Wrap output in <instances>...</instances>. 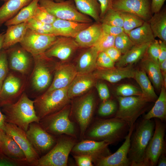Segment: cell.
Listing matches in <instances>:
<instances>
[{
	"label": "cell",
	"mask_w": 166,
	"mask_h": 166,
	"mask_svg": "<svg viewBox=\"0 0 166 166\" xmlns=\"http://www.w3.org/2000/svg\"><path fill=\"white\" fill-rule=\"evenodd\" d=\"M102 32L101 23L95 22L81 31L74 38L79 48L93 46Z\"/></svg>",
	"instance_id": "obj_25"
},
{
	"label": "cell",
	"mask_w": 166,
	"mask_h": 166,
	"mask_svg": "<svg viewBox=\"0 0 166 166\" xmlns=\"http://www.w3.org/2000/svg\"><path fill=\"white\" fill-rule=\"evenodd\" d=\"M73 0L80 12L100 22L101 6L98 0Z\"/></svg>",
	"instance_id": "obj_36"
},
{
	"label": "cell",
	"mask_w": 166,
	"mask_h": 166,
	"mask_svg": "<svg viewBox=\"0 0 166 166\" xmlns=\"http://www.w3.org/2000/svg\"><path fill=\"white\" fill-rule=\"evenodd\" d=\"M75 139L69 136L59 138L53 147L39 158L35 166H67L69 155L76 144Z\"/></svg>",
	"instance_id": "obj_6"
},
{
	"label": "cell",
	"mask_w": 166,
	"mask_h": 166,
	"mask_svg": "<svg viewBox=\"0 0 166 166\" xmlns=\"http://www.w3.org/2000/svg\"><path fill=\"white\" fill-rule=\"evenodd\" d=\"M160 52V44L158 40L155 39L149 45L146 54V56L153 61L158 62ZM159 63V62H158Z\"/></svg>",
	"instance_id": "obj_48"
},
{
	"label": "cell",
	"mask_w": 166,
	"mask_h": 166,
	"mask_svg": "<svg viewBox=\"0 0 166 166\" xmlns=\"http://www.w3.org/2000/svg\"><path fill=\"white\" fill-rule=\"evenodd\" d=\"M39 5L57 18L83 23H92L90 17L80 12L73 0L56 2L53 0H39Z\"/></svg>",
	"instance_id": "obj_8"
},
{
	"label": "cell",
	"mask_w": 166,
	"mask_h": 166,
	"mask_svg": "<svg viewBox=\"0 0 166 166\" xmlns=\"http://www.w3.org/2000/svg\"><path fill=\"white\" fill-rule=\"evenodd\" d=\"M3 105L6 122L17 125L25 132L31 123L39 122L40 119L36 113L34 101L30 100L25 93L15 103Z\"/></svg>",
	"instance_id": "obj_3"
},
{
	"label": "cell",
	"mask_w": 166,
	"mask_h": 166,
	"mask_svg": "<svg viewBox=\"0 0 166 166\" xmlns=\"http://www.w3.org/2000/svg\"><path fill=\"white\" fill-rule=\"evenodd\" d=\"M39 0H33L28 5L22 9L14 16L6 22V26L19 24L28 21L33 18L39 5Z\"/></svg>",
	"instance_id": "obj_37"
},
{
	"label": "cell",
	"mask_w": 166,
	"mask_h": 166,
	"mask_svg": "<svg viewBox=\"0 0 166 166\" xmlns=\"http://www.w3.org/2000/svg\"><path fill=\"white\" fill-rule=\"evenodd\" d=\"M118 107V105L115 100L109 98L102 101L98 109V114L100 116L102 117L115 115Z\"/></svg>",
	"instance_id": "obj_41"
},
{
	"label": "cell",
	"mask_w": 166,
	"mask_h": 166,
	"mask_svg": "<svg viewBox=\"0 0 166 166\" xmlns=\"http://www.w3.org/2000/svg\"><path fill=\"white\" fill-rule=\"evenodd\" d=\"M33 57L35 61V66L32 76V84L36 90L41 91L49 85L51 76L45 64L47 58L43 54Z\"/></svg>",
	"instance_id": "obj_19"
},
{
	"label": "cell",
	"mask_w": 166,
	"mask_h": 166,
	"mask_svg": "<svg viewBox=\"0 0 166 166\" xmlns=\"http://www.w3.org/2000/svg\"><path fill=\"white\" fill-rule=\"evenodd\" d=\"M123 19V28L127 34L132 30L142 25L145 21L134 14L120 12Z\"/></svg>",
	"instance_id": "obj_38"
},
{
	"label": "cell",
	"mask_w": 166,
	"mask_h": 166,
	"mask_svg": "<svg viewBox=\"0 0 166 166\" xmlns=\"http://www.w3.org/2000/svg\"><path fill=\"white\" fill-rule=\"evenodd\" d=\"M4 38V33H0V51L2 49Z\"/></svg>",
	"instance_id": "obj_60"
},
{
	"label": "cell",
	"mask_w": 166,
	"mask_h": 166,
	"mask_svg": "<svg viewBox=\"0 0 166 166\" xmlns=\"http://www.w3.org/2000/svg\"><path fill=\"white\" fill-rule=\"evenodd\" d=\"M155 122L152 119H143L135 126L130 137L128 154L131 166H142L145 152L154 130Z\"/></svg>",
	"instance_id": "obj_2"
},
{
	"label": "cell",
	"mask_w": 166,
	"mask_h": 166,
	"mask_svg": "<svg viewBox=\"0 0 166 166\" xmlns=\"http://www.w3.org/2000/svg\"><path fill=\"white\" fill-rule=\"evenodd\" d=\"M115 37L102 31L98 39L93 46L99 52L104 51L114 45Z\"/></svg>",
	"instance_id": "obj_44"
},
{
	"label": "cell",
	"mask_w": 166,
	"mask_h": 166,
	"mask_svg": "<svg viewBox=\"0 0 166 166\" xmlns=\"http://www.w3.org/2000/svg\"><path fill=\"white\" fill-rule=\"evenodd\" d=\"M86 49L79 54L75 66L78 74L92 73L97 67L96 60L99 51L94 46Z\"/></svg>",
	"instance_id": "obj_24"
},
{
	"label": "cell",
	"mask_w": 166,
	"mask_h": 166,
	"mask_svg": "<svg viewBox=\"0 0 166 166\" xmlns=\"http://www.w3.org/2000/svg\"><path fill=\"white\" fill-rule=\"evenodd\" d=\"M21 165L8 157H0V166H15Z\"/></svg>",
	"instance_id": "obj_56"
},
{
	"label": "cell",
	"mask_w": 166,
	"mask_h": 166,
	"mask_svg": "<svg viewBox=\"0 0 166 166\" xmlns=\"http://www.w3.org/2000/svg\"><path fill=\"white\" fill-rule=\"evenodd\" d=\"M115 63L121 58V53L114 46L110 47L104 51Z\"/></svg>",
	"instance_id": "obj_52"
},
{
	"label": "cell",
	"mask_w": 166,
	"mask_h": 166,
	"mask_svg": "<svg viewBox=\"0 0 166 166\" xmlns=\"http://www.w3.org/2000/svg\"><path fill=\"white\" fill-rule=\"evenodd\" d=\"M134 78L140 88L142 97L151 102H154L158 97L150 79L144 70H135Z\"/></svg>",
	"instance_id": "obj_31"
},
{
	"label": "cell",
	"mask_w": 166,
	"mask_h": 166,
	"mask_svg": "<svg viewBox=\"0 0 166 166\" xmlns=\"http://www.w3.org/2000/svg\"><path fill=\"white\" fill-rule=\"evenodd\" d=\"M128 34L134 45L150 43L155 39L148 21H145L142 25L132 30Z\"/></svg>",
	"instance_id": "obj_35"
},
{
	"label": "cell",
	"mask_w": 166,
	"mask_h": 166,
	"mask_svg": "<svg viewBox=\"0 0 166 166\" xmlns=\"http://www.w3.org/2000/svg\"><path fill=\"white\" fill-rule=\"evenodd\" d=\"M159 41L160 44V52L158 61L159 64L166 60V43L160 40Z\"/></svg>",
	"instance_id": "obj_55"
},
{
	"label": "cell",
	"mask_w": 166,
	"mask_h": 166,
	"mask_svg": "<svg viewBox=\"0 0 166 166\" xmlns=\"http://www.w3.org/2000/svg\"><path fill=\"white\" fill-rule=\"evenodd\" d=\"M114 62L104 51L99 52L96 60L97 67L110 68L115 67Z\"/></svg>",
	"instance_id": "obj_46"
},
{
	"label": "cell",
	"mask_w": 166,
	"mask_h": 166,
	"mask_svg": "<svg viewBox=\"0 0 166 166\" xmlns=\"http://www.w3.org/2000/svg\"><path fill=\"white\" fill-rule=\"evenodd\" d=\"M110 144V143L106 141L85 140L76 143L71 152L73 155L89 156L94 164L99 160L112 154L109 148Z\"/></svg>",
	"instance_id": "obj_12"
},
{
	"label": "cell",
	"mask_w": 166,
	"mask_h": 166,
	"mask_svg": "<svg viewBox=\"0 0 166 166\" xmlns=\"http://www.w3.org/2000/svg\"><path fill=\"white\" fill-rule=\"evenodd\" d=\"M135 71L131 65H129L122 67L110 68L97 67L92 73L97 80L115 83L125 78H134Z\"/></svg>",
	"instance_id": "obj_18"
},
{
	"label": "cell",
	"mask_w": 166,
	"mask_h": 166,
	"mask_svg": "<svg viewBox=\"0 0 166 166\" xmlns=\"http://www.w3.org/2000/svg\"><path fill=\"white\" fill-rule=\"evenodd\" d=\"M53 0V1L56 2H60L64 1L65 0Z\"/></svg>",
	"instance_id": "obj_62"
},
{
	"label": "cell",
	"mask_w": 166,
	"mask_h": 166,
	"mask_svg": "<svg viewBox=\"0 0 166 166\" xmlns=\"http://www.w3.org/2000/svg\"><path fill=\"white\" fill-rule=\"evenodd\" d=\"M27 23L28 29L38 33L53 35L52 24L44 23L33 18L28 21Z\"/></svg>",
	"instance_id": "obj_42"
},
{
	"label": "cell",
	"mask_w": 166,
	"mask_h": 166,
	"mask_svg": "<svg viewBox=\"0 0 166 166\" xmlns=\"http://www.w3.org/2000/svg\"><path fill=\"white\" fill-rule=\"evenodd\" d=\"M68 87L46 91L34 101L36 113L40 120L69 104L70 99L68 95Z\"/></svg>",
	"instance_id": "obj_5"
},
{
	"label": "cell",
	"mask_w": 166,
	"mask_h": 166,
	"mask_svg": "<svg viewBox=\"0 0 166 166\" xmlns=\"http://www.w3.org/2000/svg\"><path fill=\"white\" fill-rule=\"evenodd\" d=\"M26 132L39 156L47 153L56 143L55 138L45 130L39 123L33 122L30 124Z\"/></svg>",
	"instance_id": "obj_13"
},
{
	"label": "cell",
	"mask_w": 166,
	"mask_h": 166,
	"mask_svg": "<svg viewBox=\"0 0 166 166\" xmlns=\"http://www.w3.org/2000/svg\"><path fill=\"white\" fill-rule=\"evenodd\" d=\"M6 50L9 56L10 68L21 73L26 72L30 62L29 53L21 47Z\"/></svg>",
	"instance_id": "obj_26"
},
{
	"label": "cell",
	"mask_w": 166,
	"mask_h": 166,
	"mask_svg": "<svg viewBox=\"0 0 166 166\" xmlns=\"http://www.w3.org/2000/svg\"><path fill=\"white\" fill-rule=\"evenodd\" d=\"M157 165L158 166H166L165 153L162 154L160 155L158 158Z\"/></svg>",
	"instance_id": "obj_57"
},
{
	"label": "cell",
	"mask_w": 166,
	"mask_h": 166,
	"mask_svg": "<svg viewBox=\"0 0 166 166\" xmlns=\"http://www.w3.org/2000/svg\"><path fill=\"white\" fill-rule=\"evenodd\" d=\"M58 36L38 33L28 29L19 43L33 57L43 54L57 40Z\"/></svg>",
	"instance_id": "obj_11"
},
{
	"label": "cell",
	"mask_w": 166,
	"mask_h": 166,
	"mask_svg": "<svg viewBox=\"0 0 166 166\" xmlns=\"http://www.w3.org/2000/svg\"><path fill=\"white\" fill-rule=\"evenodd\" d=\"M159 97L152 108L144 115L143 119L150 120L158 118L164 122L166 120V87L163 85Z\"/></svg>",
	"instance_id": "obj_33"
},
{
	"label": "cell",
	"mask_w": 166,
	"mask_h": 166,
	"mask_svg": "<svg viewBox=\"0 0 166 166\" xmlns=\"http://www.w3.org/2000/svg\"><path fill=\"white\" fill-rule=\"evenodd\" d=\"M0 151H1V142L0 141Z\"/></svg>",
	"instance_id": "obj_63"
},
{
	"label": "cell",
	"mask_w": 166,
	"mask_h": 166,
	"mask_svg": "<svg viewBox=\"0 0 166 166\" xmlns=\"http://www.w3.org/2000/svg\"><path fill=\"white\" fill-rule=\"evenodd\" d=\"M76 162L79 166H92L93 161L89 156L84 155H73Z\"/></svg>",
	"instance_id": "obj_51"
},
{
	"label": "cell",
	"mask_w": 166,
	"mask_h": 166,
	"mask_svg": "<svg viewBox=\"0 0 166 166\" xmlns=\"http://www.w3.org/2000/svg\"><path fill=\"white\" fill-rule=\"evenodd\" d=\"M95 85L100 98L102 101H105L110 98V92L106 84L102 82H99L96 83Z\"/></svg>",
	"instance_id": "obj_49"
},
{
	"label": "cell",
	"mask_w": 166,
	"mask_h": 166,
	"mask_svg": "<svg viewBox=\"0 0 166 166\" xmlns=\"http://www.w3.org/2000/svg\"><path fill=\"white\" fill-rule=\"evenodd\" d=\"M102 31L116 37L124 32L122 27L111 26L101 23Z\"/></svg>",
	"instance_id": "obj_50"
},
{
	"label": "cell",
	"mask_w": 166,
	"mask_h": 166,
	"mask_svg": "<svg viewBox=\"0 0 166 166\" xmlns=\"http://www.w3.org/2000/svg\"><path fill=\"white\" fill-rule=\"evenodd\" d=\"M117 99L118 107L114 117L123 120L130 127L145 112L150 102L140 96H117Z\"/></svg>",
	"instance_id": "obj_7"
},
{
	"label": "cell",
	"mask_w": 166,
	"mask_h": 166,
	"mask_svg": "<svg viewBox=\"0 0 166 166\" xmlns=\"http://www.w3.org/2000/svg\"><path fill=\"white\" fill-rule=\"evenodd\" d=\"M155 128L153 135L146 149L142 166H156L160 155L165 153L164 137L166 126L158 118H154Z\"/></svg>",
	"instance_id": "obj_10"
},
{
	"label": "cell",
	"mask_w": 166,
	"mask_h": 166,
	"mask_svg": "<svg viewBox=\"0 0 166 166\" xmlns=\"http://www.w3.org/2000/svg\"><path fill=\"white\" fill-rule=\"evenodd\" d=\"M98 1L101 6L100 17L101 19L108 10L112 9L113 0H98Z\"/></svg>",
	"instance_id": "obj_53"
},
{
	"label": "cell",
	"mask_w": 166,
	"mask_h": 166,
	"mask_svg": "<svg viewBox=\"0 0 166 166\" xmlns=\"http://www.w3.org/2000/svg\"><path fill=\"white\" fill-rule=\"evenodd\" d=\"M79 48L74 38L58 36L43 55L48 58L55 57L65 61L70 58Z\"/></svg>",
	"instance_id": "obj_16"
},
{
	"label": "cell",
	"mask_w": 166,
	"mask_h": 166,
	"mask_svg": "<svg viewBox=\"0 0 166 166\" xmlns=\"http://www.w3.org/2000/svg\"><path fill=\"white\" fill-rule=\"evenodd\" d=\"M92 23L57 18L52 24L53 35L74 38L79 33Z\"/></svg>",
	"instance_id": "obj_21"
},
{
	"label": "cell",
	"mask_w": 166,
	"mask_h": 166,
	"mask_svg": "<svg viewBox=\"0 0 166 166\" xmlns=\"http://www.w3.org/2000/svg\"><path fill=\"white\" fill-rule=\"evenodd\" d=\"M155 38L166 43V11L164 9L154 14L148 21Z\"/></svg>",
	"instance_id": "obj_34"
},
{
	"label": "cell",
	"mask_w": 166,
	"mask_h": 166,
	"mask_svg": "<svg viewBox=\"0 0 166 166\" xmlns=\"http://www.w3.org/2000/svg\"><path fill=\"white\" fill-rule=\"evenodd\" d=\"M95 105V97L90 93L76 100L71 107L70 114L78 125L81 138L84 137L93 119Z\"/></svg>",
	"instance_id": "obj_9"
},
{
	"label": "cell",
	"mask_w": 166,
	"mask_h": 166,
	"mask_svg": "<svg viewBox=\"0 0 166 166\" xmlns=\"http://www.w3.org/2000/svg\"><path fill=\"white\" fill-rule=\"evenodd\" d=\"M97 80L92 73H77L68 87L69 98L71 99L83 94L95 85Z\"/></svg>",
	"instance_id": "obj_23"
},
{
	"label": "cell",
	"mask_w": 166,
	"mask_h": 166,
	"mask_svg": "<svg viewBox=\"0 0 166 166\" xmlns=\"http://www.w3.org/2000/svg\"><path fill=\"white\" fill-rule=\"evenodd\" d=\"M101 23L109 25L123 27V19L120 12L113 9L108 10L101 19Z\"/></svg>",
	"instance_id": "obj_39"
},
{
	"label": "cell",
	"mask_w": 166,
	"mask_h": 166,
	"mask_svg": "<svg viewBox=\"0 0 166 166\" xmlns=\"http://www.w3.org/2000/svg\"><path fill=\"white\" fill-rule=\"evenodd\" d=\"M134 45L128 34L123 32L115 37L114 46L124 54Z\"/></svg>",
	"instance_id": "obj_40"
},
{
	"label": "cell",
	"mask_w": 166,
	"mask_h": 166,
	"mask_svg": "<svg viewBox=\"0 0 166 166\" xmlns=\"http://www.w3.org/2000/svg\"><path fill=\"white\" fill-rule=\"evenodd\" d=\"M8 56L6 50L2 49L0 51V80L4 81L8 71Z\"/></svg>",
	"instance_id": "obj_47"
},
{
	"label": "cell",
	"mask_w": 166,
	"mask_h": 166,
	"mask_svg": "<svg viewBox=\"0 0 166 166\" xmlns=\"http://www.w3.org/2000/svg\"><path fill=\"white\" fill-rule=\"evenodd\" d=\"M0 0L3 1H4L5 2L6 1H7V0Z\"/></svg>",
	"instance_id": "obj_64"
},
{
	"label": "cell",
	"mask_w": 166,
	"mask_h": 166,
	"mask_svg": "<svg viewBox=\"0 0 166 166\" xmlns=\"http://www.w3.org/2000/svg\"><path fill=\"white\" fill-rule=\"evenodd\" d=\"M151 42L134 45L121 56L120 59L116 62L115 66L117 67H124L132 65L142 59L145 55L148 48Z\"/></svg>",
	"instance_id": "obj_30"
},
{
	"label": "cell",
	"mask_w": 166,
	"mask_h": 166,
	"mask_svg": "<svg viewBox=\"0 0 166 166\" xmlns=\"http://www.w3.org/2000/svg\"><path fill=\"white\" fill-rule=\"evenodd\" d=\"M71 106L69 104L59 110L40 120L39 124L51 135L65 134L76 138L74 123L70 119Z\"/></svg>",
	"instance_id": "obj_4"
},
{
	"label": "cell",
	"mask_w": 166,
	"mask_h": 166,
	"mask_svg": "<svg viewBox=\"0 0 166 166\" xmlns=\"http://www.w3.org/2000/svg\"><path fill=\"white\" fill-rule=\"evenodd\" d=\"M33 18L42 22L48 24H52L57 19L45 8L40 6L39 4Z\"/></svg>",
	"instance_id": "obj_45"
},
{
	"label": "cell",
	"mask_w": 166,
	"mask_h": 166,
	"mask_svg": "<svg viewBox=\"0 0 166 166\" xmlns=\"http://www.w3.org/2000/svg\"><path fill=\"white\" fill-rule=\"evenodd\" d=\"M116 93L117 96L142 97V92L140 89L129 84H122L119 85L116 89Z\"/></svg>",
	"instance_id": "obj_43"
},
{
	"label": "cell",
	"mask_w": 166,
	"mask_h": 166,
	"mask_svg": "<svg viewBox=\"0 0 166 166\" xmlns=\"http://www.w3.org/2000/svg\"><path fill=\"white\" fill-rule=\"evenodd\" d=\"M3 81L0 80V93L2 89Z\"/></svg>",
	"instance_id": "obj_61"
},
{
	"label": "cell",
	"mask_w": 166,
	"mask_h": 166,
	"mask_svg": "<svg viewBox=\"0 0 166 166\" xmlns=\"http://www.w3.org/2000/svg\"><path fill=\"white\" fill-rule=\"evenodd\" d=\"M3 130L14 139L23 152L28 164L35 166L40 157L30 142L26 132L17 125L6 122Z\"/></svg>",
	"instance_id": "obj_14"
},
{
	"label": "cell",
	"mask_w": 166,
	"mask_h": 166,
	"mask_svg": "<svg viewBox=\"0 0 166 166\" xmlns=\"http://www.w3.org/2000/svg\"><path fill=\"white\" fill-rule=\"evenodd\" d=\"M145 56L146 55H145ZM141 62L142 69L144 70L151 82L157 90H160L163 85L161 72L158 62L145 56Z\"/></svg>",
	"instance_id": "obj_29"
},
{
	"label": "cell",
	"mask_w": 166,
	"mask_h": 166,
	"mask_svg": "<svg viewBox=\"0 0 166 166\" xmlns=\"http://www.w3.org/2000/svg\"><path fill=\"white\" fill-rule=\"evenodd\" d=\"M77 74L75 66L73 64L59 65L56 69L53 81L46 91L68 87Z\"/></svg>",
	"instance_id": "obj_20"
},
{
	"label": "cell",
	"mask_w": 166,
	"mask_h": 166,
	"mask_svg": "<svg viewBox=\"0 0 166 166\" xmlns=\"http://www.w3.org/2000/svg\"><path fill=\"white\" fill-rule=\"evenodd\" d=\"M149 0H113L112 9L131 13L148 21L152 16Z\"/></svg>",
	"instance_id": "obj_15"
},
{
	"label": "cell",
	"mask_w": 166,
	"mask_h": 166,
	"mask_svg": "<svg viewBox=\"0 0 166 166\" xmlns=\"http://www.w3.org/2000/svg\"><path fill=\"white\" fill-rule=\"evenodd\" d=\"M135 124L130 126L128 133L121 146L114 153L103 158L94 164L97 166H131L128 157L130 137Z\"/></svg>",
	"instance_id": "obj_17"
},
{
	"label": "cell",
	"mask_w": 166,
	"mask_h": 166,
	"mask_svg": "<svg viewBox=\"0 0 166 166\" xmlns=\"http://www.w3.org/2000/svg\"><path fill=\"white\" fill-rule=\"evenodd\" d=\"M159 66L162 73H166V60L159 63Z\"/></svg>",
	"instance_id": "obj_59"
},
{
	"label": "cell",
	"mask_w": 166,
	"mask_h": 166,
	"mask_svg": "<svg viewBox=\"0 0 166 166\" xmlns=\"http://www.w3.org/2000/svg\"><path fill=\"white\" fill-rule=\"evenodd\" d=\"M6 121V117L0 110V129L3 130Z\"/></svg>",
	"instance_id": "obj_58"
},
{
	"label": "cell",
	"mask_w": 166,
	"mask_h": 166,
	"mask_svg": "<svg viewBox=\"0 0 166 166\" xmlns=\"http://www.w3.org/2000/svg\"><path fill=\"white\" fill-rule=\"evenodd\" d=\"M165 0H152L151 4L152 14L156 13L160 11Z\"/></svg>",
	"instance_id": "obj_54"
},
{
	"label": "cell",
	"mask_w": 166,
	"mask_h": 166,
	"mask_svg": "<svg viewBox=\"0 0 166 166\" xmlns=\"http://www.w3.org/2000/svg\"><path fill=\"white\" fill-rule=\"evenodd\" d=\"M4 81L0 93V99L3 105L9 103L10 100L18 93L21 86L20 79L11 74Z\"/></svg>",
	"instance_id": "obj_32"
},
{
	"label": "cell",
	"mask_w": 166,
	"mask_h": 166,
	"mask_svg": "<svg viewBox=\"0 0 166 166\" xmlns=\"http://www.w3.org/2000/svg\"><path fill=\"white\" fill-rule=\"evenodd\" d=\"M1 151L7 157L22 164H28L25 155L10 135L0 129Z\"/></svg>",
	"instance_id": "obj_22"
},
{
	"label": "cell",
	"mask_w": 166,
	"mask_h": 166,
	"mask_svg": "<svg viewBox=\"0 0 166 166\" xmlns=\"http://www.w3.org/2000/svg\"><path fill=\"white\" fill-rule=\"evenodd\" d=\"M129 128L126 122L116 117L98 118L87 130L84 136L86 135L88 139L106 141L113 144L124 139Z\"/></svg>",
	"instance_id": "obj_1"
},
{
	"label": "cell",
	"mask_w": 166,
	"mask_h": 166,
	"mask_svg": "<svg viewBox=\"0 0 166 166\" xmlns=\"http://www.w3.org/2000/svg\"><path fill=\"white\" fill-rule=\"evenodd\" d=\"M4 33L2 49L6 50L16 44L20 43L23 39L28 29L26 22L9 26Z\"/></svg>",
	"instance_id": "obj_27"
},
{
	"label": "cell",
	"mask_w": 166,
	"mask_h": 166,
	"mask_svg": "<svg viewBox=\"0 0 166 166\" xmlns=\"http://www.w3.org/2000/svg\"><path fill=\"white\" fill-rule=\"evenodd\" d=\"M33 0H7L0 7V27Z\"/></svg>",
	"instance_id": "obj_28"
}]
</instances>
